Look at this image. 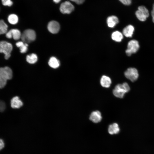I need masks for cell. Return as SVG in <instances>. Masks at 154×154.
<instances>
[{
    "instance_id": "obj_1",
    "label": "cell",
    "mask_w": 154,
    "mask_h": 154,
    "mask_svg": "<svg viewBox=\"0 0 154 154\" xmlns=\"http://www.w3.org/2000/svg\"><path fill=\"white\" fill-rule=\"evenodd\" d=\"M13 76L12 70L8 66L2 67L0 69V88H3L6 85L7 81L11 79Z\"/></svg>"
},
{
    "instance_id": "obj_2",
    "label": "cell",
    "mask_w": 154,
    "mask_h": 154,
    "mask_svg": "<svg viewBox=\"0 0 154 154\" xmlns=\"http://www.w3.org/2000/svg\"><path fill=\"white\" fill-rule=\"evenodd\" d=\"M13 49L12 44L7 41H1L0 42V52L5 54V58L8 59L11 56V53Z\"/></svg>"
},
{
    "instance_id": "obj_3",
    "label": "cell",
    "mask_w": 154,
    "mask_h": 154,
    "mask_svg": "<svg viewBox=\"0 0 154 154\" xmlns=\"http://www.w3.org/2000/svg\"><path fill=\"white\" fill-rule=\"evenodd\" d=\"M36 37L34 31L31 29L25 30L21 34V38L24 42L29 43L34 41Z\"/></svg>"
},
{
    "instance_id": "obj_4",
    "label": "cell",
    "mask_w": 154,
    "mask_h": 154,
    "mask_svg": "<svg viewBox=\"0 0 154 154\" xmlns=\"http://www.w3.org/2000/svg\"><path fill=\"white\" fill-rule=\"evenodd\" d=\"M139 48V45L138 42L135 40H131L128 43L125 53L127 56H131L132 54L136 53Z\"/></svg>"
},
{
    "instance_id": "obj_5",
    "label": "cell",
    "mask_w": 154,
    "mask_h": 154,
    "mask_svg": "<svg viewBox=\"0 0 154 154\" xmlns=\"http://www.w3.org/2000/svg\"><path fill=\"white\" fill-rule=\"evenodd\" d=\"M125 77L131 82L136 80L139 77V74L137 70L134 68H128L124 72Z\"/></svg>"
},
{
    "instance_id": "obj_6",
    "label": "cell",
    "mask_w": 154,
    "mask_h": 154,
    "mask_svg": "<svg viewBox=\"0 0 154 154\" xmlns=\"http://www.w3.org/2000/svg\"><path fill=\"white\" fill-rule=\"evenodd\" d=\"M74 5L69 1H65L62 3L60 7V12L63 14H69L71 13L74 9Z\"/></svg>"
},
{
    "instance_id": "obj_7",
    "label": "cell",
    "mask_w": 154,
    "mask_h": 154,
    "mask_svg": "<svg viewBox=\"0 0 154 154\" xmlns=\"http://www.w3.org/2000/svg\"><path fill=\"white\" fill-rule=\"evenodd\" d=\"M127 92L123 84L117 85L113 91L114 95L119 98H123Z\"/></svg>"
},
{
    "instance_id": "obj_8",
    "label": "cell",
    "mask_w": 154,
    "mask_h": 154,
    "mask_svg": "<svg viewBox=\"0 0 154 154\" xmlns=\"http://www.w3.org/2000/svg\"><path fill=\"white\" fill-rule=\"evenodd\" d=\"M47 28L48 31L52 34H56L59 31L60 25L58 22L55 21H50L48 23Z\"/></svg>"
},
{
    "instance_id": "obj_9",
    "label": "cell",
    "mask_w": 154,
    "mask_h": 154,
    "mask_svg": "<svg viewBox=\"0 0 154 154\" xmlns=\"http://www.w3.org/2000/svg\"><path fill=\"white\" fill-rule=\"evenodd\" d=\"M89 119L94 123H97L100 122L102 119L100 112L99 111L92 112L90 116Z\"/></svg>"
},
{
    "instance_id": "obj_10",
    "label": "cell",
    "mask_w": 154,
    "mask_h": 154,
    "mask_svg": "<svg viewBox=\"0 0 154 154\" xmlns=\"http://www.w3.org/2000/svg\"><path fill=\"white\" fill-rule=\"evenodd\" d=\"M134 31V28L131 25L126 26L123 29V34L127 37H132Z\"/></svg>"
},
{
    "instance_id": "obj_11",
    "label": "cell",
    "mask_w": 154,
    "mask_h": 154,
    "mask_svg": "<svg viewBox=\"0 0 154 154\" xmlns=\"http://www.w3.org/2000/svg\"><path fill=\"white\" fill-rule=\"evenodd\" d=\"M11 107L13 108H19L23 105V103L18 96L13 98L11 100Z\"/></svg>"
},
{
    "instance_id": "obj_12",
    "label": "cell",
    "mask_w": 154,
    "mask_h": 154,
    "mask_svg": "<svg viewBox=\"0 0 154 154\" xmlns=\"http://www.w3.org/2000/svg\"><path fill=\"white\" fill-rule=\"evenodd\" d=\"M118 18L114 15L109 17L107 19V22L108 26L110 28L114 27L119 23Z\"/></svg>"
},
{
    "instance_id": "obj_13",
    "label": "cell",
    "mask_w": 154,
    "mask_h": 154,
    "mask_svg": "<svg viewBox=\"0 0 154 154\" xmlns=\"http://www.w3.org/2000/svg\"><path fill=\"white\" fill-rule=\"evenodd\" d=\"M100 83L102 87L108 88L110 86L112 83V81L109 77L105 75H104L101 78Z\"/></svg>"
},
{
    "instance_id": "obj_14",
    "label": "cell",
    "mask_w": 154,
    "mask_h": 154,
    "mask_svg": "<svg viewBox=\"0 0 154 154\" xmlns=\"http://www.w3.org/2000/svg\"><path fill=\"white\" fill-rule=\"evenodd\" d=\"M120 129L118 124L116 123H114L110 125L108 128V132L111 135L116 134L119 133Z\"/></svg>"
},
{
    "instance_id": "obj_15",
    "label": "cell",
    "mask_w": 154,
    "mask_h": 154,
    "mask_svg": "<svg viewBox=\"0 0 154 154\" xmlns=\"http://www.w3.org/2000/svg\"><path fill=\"white\" fill-rule=\"evenodd\" d=\"M123 34L119 31H116L113 32L112 35V38L114 40L120 42L123 38Z\"/></svg>"
},
{
    "instance_id": "obj_16",
    "label": "cell",
    "mask_w": 154,
    "mask_h": 154,
    "mask_svg": "<svg viewBox=\"0 0 154 154\" xmlns=\"http://www.w3.org/2000/svg\"><path fill=\"white\" fill-rule=\"evenodd\" d=\"M48 64L51 68H56L59 66L60 62L55 57H52L49 60Z\"/></svg>"
},
{
    "instance_id": "obj_17",
    "label": "cell",
    "mask_w": 154,
    "mask_h": 154,
    "mask_svg": "<svg viewBox=\"0 0 154 154\" xmlns=\"http://www.w3.org/2000/svg\"><path fill=\"white\" fill-rule=\"evenodd\" d=\"M16 46L19 48L20 52L23 53H25L28 49V44L27 43H24L22 41H19L16 44Z\"/></svg>"
},
{
    "instance_id": "obj_18",
    "label": "cell",
    "mask_w": 154,
    "mask_h": 154,
    "mask_svg": "<svg viewBox=\"0 0 154 154\" xmlns=\"http://www.w3.org/2000/svg\"><path fill=\"white\" fill-rule=\"evenodd\" d=\"M26 60L27 62L31 64L35 63L37 61L38 57L37 55L34 53H32L26 56Z\"/></svg>"
},
{
    "instance_id": "obj_19",
    "label": "cell",
    "mask_w": 154,
    "mask_h": 154,
    "mask_svg": "<svg viewBox=\"0 0 154 154\" xmlns=\"http://www.w3.org/2000/svg\"><path fill=\"white\" fill-rule=\"evenodd\" d=\"M8 20L11 24L14 25L17 24L18 21V17L16 14H12L8 17Z\"/></svg>"
},
{
    "instance_id": "obj_20",
    "label": "cell",
    "mask_w": 154,
    "mask_h": 154,
    "mask_svg": "<svg viewBox=\"0 0 154 154\" xmlns=\"http://www.w3.org/2000/svg\"><path fill=\"white\" fill-rule=\"evenodd\" d=\"M135 15L137 19L141 21H145L147 18L143 13L138 10L135 11Z\"/></svg>"
},
{
    "instance_id": "obj_21",
    "label": "cell",
    "mask_w": 154,
    "mask_h": 154,
    "mask_svg": "<svg viewBox=\"0 0 154 154\" xmlns=\"http://www.w3.org/2000/svg\"><path fill=\"white\" fill-rule=\"evenodd\" d=\"M8 26L3 20L0 21V33L3 34L7 32Z\"/></svg>"
},
{
    "instance_id": "obj_22",
    "label": "cell",
    "mask_w": 154,
    "mask_h": 154,
    "mask_svg": "<svg viewBox=\"0 0 154 154\" xmlns=\"http://www.w3.org/2000/svg\"><path fill=\"white\" fill-rule=\"evenodd\" d=\"M12 38L15 40H17L21 38V34L20 31L16 29H12Z\"/></svg>"
},
{
    "instance_id": "obj_23",
    "label": "cell",
    "mask_w": 154,
    "mask_h": 154,
    "mask_svg": "<svg viewBox=\"0 0 154 154\" xmlns=\"http://www.w3.org/2000/svg\"><path fill=\"white\" fill-rule=\"evenodd\" d=\"M138 10L143 13L147 18L149 17V10L145 6L143 5L140 6L138 7Z\"/></svg>"
},
{
    "instance_id": "obj_24",
    "label": "cell",
    "mask_w": 154,
    "mask_h": 154,
    "mask_svg": "<svg viewBox=\"0 0 154 154\" xmlns=\"http://www.w3.org/2000/svg\"><path fill=\"white\" fill-rule=\"evenodd\" d=\"M2 4L5 6L10 7L11 6L13 3L11 0H1Z\"/></svg>"
},
{
    "instance_id": "obj_25",
    "label": "cell",
    "mask_w": 154,
    "mask_h": 154,
    "mask_svg": "<svg viewBox=\"0 0 154 154\" xmlns=\"http://www.w3.org/2000/svg\"><path fill=\"white\" fill-rule=\"evenodd\" d=\"M124 5H129L131 3L132 0H118Z\"/></svg>"
},
{
    "instance_id": "obj_26",
    "label": "cell",
    "mask_w": 154,
    "mask_h": 154,
    "mask_svg": "<svg viewBox=\"0 0 154 154\" xmlns=\"http://www.w3.org/2000/svg\"><path fill=\"white\" fill-rule=\"evenodd\" d=\"M5 108V103L3 101H1L0 104V110L1 112L3 111Z\"/></svg>"
},
{
    "instance_id": "obj_27",
    "label": "cell",
    "mask_w": 154,
    "mask_h": 154,
    "mask_svg": "<svg viewBox=\"0 0 154 154\" xmlns=\"http://www.w3.org/2000/svg\"><path fill=\"white\" fill-rule=\"evenodd\" d=\"M6 36L8 38H12V35L11 29L7 32L6 33Z\"/></svg>"
},
{
    "instance_id": "obj_28",
    "label": "cell",
    "mask_w": 154,
    "mask_h": 154,
    "mask_svg": "<svg viewBox=\"0 0 154 154\" xmlns=\"http://www.w3.org/2000/svg\"><path fill=\"white\" fill-rule=\"evenodd\" d=\"M127 92H128L130 90V87L128 84L126 82H124L123 84Z\"/></svg>"
},
{
    "instance_id": "obj_29",
    "label": "cell",
    "mask_w": 154,
    "mask_h": 154,
    "mask_svg": "<svg viewBox=\"0 0 154 154\" xmlns=\"http://www.w3.org/2000/svg\"><path fill=\"white\" fill-rule=\"evenodd\" d=\"M71 1L74 2L78 4H82L84 1V0H69Z\"/></svg>"
},
{
    "instance_id": "obj_30",
    "label": "cell",
    "mask_w": 154,
    "mask_h": 154,
    "mask_svg": "<svg viewBox=\"0 0 154 154\" xmlns=\"http://www.w3.org/2000/svg\"><path fill=\"white\" fill-rule=\"evenodd\" d=\"M4 146V144L2 139H1L0 140V149L1 150L3 149Z\"/></svg>"
},
{
    "instance_id": "obj_31",
    "label": "cell",
    "mask_w": 154,
    "mask_h": 154,
    "mask_svg": "<svg viewBox=\"0 0 154 154\" xmlns=\"http://www.w3.org/2000/svg\"><path fill=\"white\" fill-rule=\"evenodd\" d=\"M151 16L154 14V3L153 5L152 10L151 11Z\"/></svg>"
},
{
    "instance_id": "obj_32",
    "label": "cell",
    "mask_w": 154,
    "mask_h": 154,
    "mask_svg": "<svg viewBox=\"0 0 154 154\" xmlns=\"http://www.w3.org/2000/svg\"><path fill=\"white\" fill-rule=\"evenodd\" d=\"M61 0H53L54 2L56 3H58Z\"/></svg>"
},
{
    "instance_id": "obj_33",
    "label": "cell",
    "mask_w": 154,
    "mask_h": 154,
    "mask_svg": "<svg viewBox=\"0 0 154 154\" xmlns=\"http://www.w3.org/2000/svg\"><path fill=\"white\" fill-rule=\"evenodd\" d=\"M151 16L152 17V21L154 23V14Z\"/></svg>"
}]
</instances>
